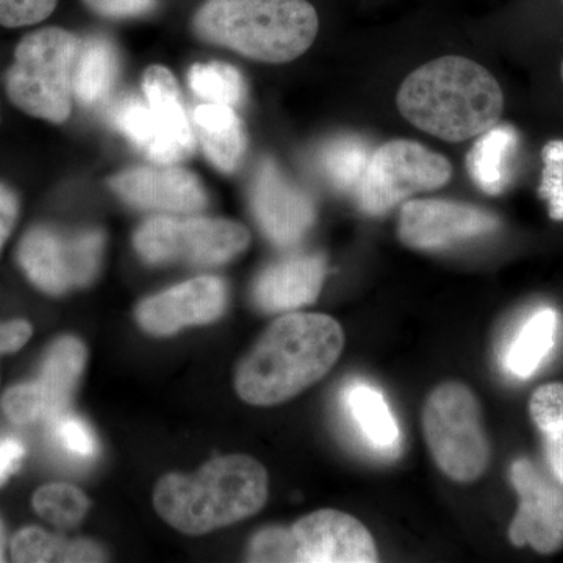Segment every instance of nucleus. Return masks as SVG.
<instances>
[{
  "label": "nucleus",
  "instance_id": "28",
  "mask_svg": "<svg viewBox=\"0 0 563 563\" xmlns=\"http://www.w3.org/2000/svg\"><path fill=\"white\" fill-rule=\"evenodd\" d=\"M33 509L55 528L70 529L84 520L90 501L80 488L65 483L47 484L33 495Z\"/></svg>",
  "mask_w": 563,
  "mask_h": 563
},
{
  "label": "nucleus",
  "instance_id": "35",
  "mask_svg": "<svg viewBox=\"0 0 563 563\" xmlns=\"http://www.w3.org/2000/svg\"><path fill=\"white\" fill-rule=\"evenodd\" d=\"M33 328L25 320L0 321V355L14 354L31 340Z\"/></svg>",
  "mask_w": 563,
  "mask_h": 563
},
{
  "label": "nucleus",
  "instance_id": "12",
  "mask_svg": "<svg viewBox=\"0 0 563 563\" xmlns=\"http://www.w3.org/2000/svg\"><path fill=\"white\" fill-rule=\"evenodd\" d=\"M492 213L444 199H415L404 203L398 236L418 251H439L487 235L498 228Z\"/></svg>",
  "mask_w": 563,
  "mask_h": 563
},
{
  "label": "nucleus",
  "instance_id": "30",
  "mask_svg": "<svg viewBox=\"0 0 563 563\" xmlns=\"http://www.w3.org/2000/svg\"><path fill=\"white\" fill-rule=\"evenodd\" d=\"M55 442L70 457L90 461L98 455L99 444L88 422L68 412L58 415L51 420Z\"/></svg>",
  "mask_w": 563,
  "mask_h": 563
},
{
  "label": "nucleus",
  "instance_id": "19",
  "mask_svg": "<svg viewBox=\"0 0 563 563\" xmlns=\"http://www.w3.org/2000/svg\"><path fill=\"white\" fill-rule=\"evenodd\" d=\"M207 158L222 173L239 168L246 152V135L239 114L224 103H203L192 113Z\"/></svg>",
  "mask_w": 563,
  "mask_h": 563
},
{
  "label": "nucleus",
  "instance_id": "31",
  "mask_svg": "<svg viewBox=\"0 0 563 563\" xmlns=\"http://www.w3.org/2000/svg\"><path fill=\"white\" fill-rule=\"evenodd\" d=\"M543 173L539 195L547 201L550 217L563 221V141H550L543 147Z\"/></svg>",
  "mask_w": 563,
  "mask_h": 563
},
{
  "label": "nucleus",
  "instance_id": "17",
  "mask_svg": "<svg viewBox=\"0 0 563 563\" xmlns=\"http://www.w3.org/2000/svg\"><path fill=\"white\" fill-rule=\"evenodd\" d=\"M324 277L325 262L321 255H292L262 272L252 296L263 312H296L317 301Z\"/></svg>",
  "mask_w": 563,
  "mask_h": 563
},
{
  "label": "nucleus",
  "instance_id": "29",
  "mask_svg": "<svg viewBox=\"0 0 563 563\" xmlns=\"http://www.w3.org/2000/svg\"><path fill=\"white\" fill-rule=\"evenodd\" d=\"M188 84L196 96L209 103L235 107L243 101L242 74L225 63H199L188 73Z\"/></svg>",
  "mask_w": 563,
  "mask_h": 563
},
{
  "label": "nucleus",
  "instance_id": "1",
  "mask_svg": "<svg viewBox=\"0 0 563 563\" xmlns=\"http://www.w3.org/2000/svg\"><path fill=\"white\" fill-rule=\"evenodd\" d=\"M344 332L332 317L290 312L263 332L240 362L235 388L251 406H277L320 383L342 355Z\"/></svg>",
  "mask_w": 563,
  "mask_h": 563
},
{
  "label": "nucleus",
  "instance_id": "8",
  "mask_svg": "<svg viewBox=\"0 0 563 563\" xmlns=\"http://www.w3.org/2000/svg\"><path fill=\"white\" fill-rule=\"evenodd\" d=\"M451 176L453 166L443 155L415 141H388L373 152L355 201L363 213L383 217L410 196L444 187Z\"/></svg>",
  "mask_w": 563,
  "mask_h": 563
},
{
  "label": "nucleus",
  "instance_id": "6",
  "mask_svg": "<svg viewBox=\"0 0 563 563\" xmlns=\"http://www.w3.org/2000/svg\"><path fill=\"white\" fill-rule=\"evenodd\" d=\"M422 432L440 472L455 483L479 479L490 463V443L479 401L465 384L433 388L422 409Z\"/></svg>",
  "mask_w": 563,
  "mask_h": 563
},
{
  "label": "nucleus",
  "instance_id": "21",
  "mask_svg": "<svg viewBox=\"0 0 563 563\" xmlns=\"http://www.w3.org/2000/svg\"><path fill=\"white\" fill-rule=\"evenodd\" d=\"M120 74L117 47L103 36L81 38L76 69H74V99L85 107H96L109 98Z\"/></svg>",
  "mask_w": 563,
  "mask_h": 563
},
{
  "label": "nucleus",
  "instance_id": "20",
  "mask_svg": "<svg viewBox=\"0 0 563 563\" xmlns=\"http://www.w3.org/2000/svg\"><path fill=\"white\" fill-rule=\"evenodd\" d=\"M518 135L510 125H498L481 133L466 157L470 176L487 195H499L512 180Z\"/></svg>",
  "mask_w": 563,
  "mask_h": 563
},
{
  "label": "nucleus",
  "instance_id": "13",
  "mask_svg": "<svg viewBox=\"0 0 563 563\" xmlns=\"http://www.w3.org/2000/svg\"><path fill=\"white\" fill-rule=\"evenodd\" d=\"M510 479L520 498L509 528L510 542L539 554L558 553L563 547V492L528 459L514 462Z\"/></svg>",
  "mask_w": 563,
  "mask_h": 563
},
{
  "label": "nucleus",
  "instance_id": "14",
  "mask_svg": "<svg viewBox=\"0 0 563 563\" xmlns=\"http://www.w3.org/2000/svg\"><path fill=\"white\" fill-rule=\"evenodd\" d=\"M251 209L262 232L279 247L301 242L317 218L310 196L291 184L273 161L262 162L255 173Z\"/></svg>",
  "mask_w": 563,
  "mask_h": 563
},
{
  "label": "nucleus",
  "instance_id": "2",
  "mask_svg": "<svg viewBox=\"0 0 563 563\" xmlns=\"http://www.w3.org/2000/svg\"><path fill=\"white\" fill-rule=\"evenodd\" d=\"M396 102L407 121L451 143L490 131L504 109L495 77L484 66L455 55L413 70L399 88Z\"/></svg>",
  "mask_w": 563,
  "mask_h": 563
},
{
  "label": "nucleus",
  "instance_id": "24",
  "mask_svg": "<svg viewBox=\"0 0 563 563\" xmlns=\"http://www.w3.org/2000/svg\"><path fill=\"white\" fill-rule=\"evenodd\" d=\"M11 558L14 562H102V548L90 540H66L44 529L31 526L21 529L11 539Z\"/></svg>",
  "mask_w": 563,
  "mask_h": 563
},
{
  "label": "nucleus",
  "instance_id": "9",
  "mask_svg": "<svg viewBox=\"0 0 563 563\" xmlns=\"http://www.w3.org/2000/svg\"><path fill=\"white\" fill-rule=\"evenodd\" d=\"M247 229L217 218L157 217L136 231L135 250L152 265L188 263L214 266L231 262L250 246Z\"/></svg>",
  "mask_w": 563,
  "mask_h": 563
},
{
  "label": "nucleus",
  "instance_id": "25",
  "mask_svg": "<svg viewBox=\"0 0 563 563\" xmlns=\"http://www.w3.org/2000/svg\"><path fill=\"white\" fill-rule=\"evenodd\" d=\"M558 321L553 309L533 313L506 352L504 366L507 372L520 379L531 377L553 350Z\"/></svg>",
  "mask_w": 563,
  "mask_h": 563
},
{
  "label": "nucleus",
  "instance_id": "7",
  "mask_svg": "<svg viewBox=\"0 0 563 563\" xmlns=\"http://www.w3.org/2000/svg\"><path fill=\"white\" fill-rule=\"evenodd\" d=\"M247 561L298 563H374L379 561L372 532L355 517L321 509L291 528H268L255 533Z\"/></svg>",
  "mask_w": 563,
  "mask_h": 563
},
{
  "label": "nucleus",
  "instance_id": "15",
  "mask_svg": "<svg viewBox=\"0 0 563 563\" xmlns=\"http://www.w3.org/2000/svg\"><path fill=\"white\" fill-rule=\"evenodd\" d=\"M228 307V287L220 277H196L144 299L136 321L154 335H172L188 325L209 324Z\"/></svg>",
  "mask_w": 563,
  "mask_h": 563
},
{
  "label": "nucleus",
  "instance_id": "27",
  "mask_svg": "<svg viewBox=\"0 0 563 563\" xmlns=\"http://www.w3.org/2000/svg\"><path fill=\"white\" fill-rule=\"evenodd\" d=\"M372 152L357 136H340L325 144L320 165L325 179L340 191H354L366 172Z\"/></svg>",
  "mask_w": 563,
  "mask_h": 563
},
{
  "label": "nucleus",
  "instance_id": "33",
  "mask_svg": "<svg viewBox=\"0 0 563 563\" xmlns=\"http://www.w3.org/2000/svg\"><path fill=\"white\" fill-rule=\"evenodd\" d=\"M96 14L110 20L146 16L157 7V0H84Z\"/></svg>",
  "mask_w": 563,
  "mask_h": 563
},
{
  "label": "nucleus",
  "instance_id": "32",
  "mask_svg": "<svg viewBox=\"0 0 563 563\" xmlns=\"http://www.w3.org/2000/svg\"><path fill=\"white\" fill-rule=\"evenodd\" d=\"M58 0H0V25L7 29L36 25L54 13Z\"/></svg>",
  "mask_w": 563,
  "mask_h": 563
},
{
  "label": "nucleus",
  "instance_id": "23",
  "mask_svg": "<svg viewBox=\"0 0 563 563\" xmlns=\"http://www.w3.org/2000/svg\"><path fill=\"white\" fill-rule=\"evenodd\" d=\"M143 91L155 121L174 143L190 154L195 147V132L188 121L173 74L163 66H151L144 73Z\"/></svg>",
  "mask_w": 563,
  "mask_h": 563
},
{
  "label": "nucleus",
  "instance_id": "22",
  "mask_svg": "<svg viewBox=\"0 0 563 563\" xmlns=\"http://www.w3.org/2000/svg\"><path fill=\"white\" fill-rule=\"evenodd\" d=\"M113 122L129 140L158 165H172L188 155L179 144L174 143L166 135L162 125L155 121L147 102L139 98L122 99L114 107Z\"/></svg>",
  "mask_w": 563,
  "mask_h": 563
},
{
  "label": "nucleus",
  "instance_id": "26",
  "mask_svg": "<svg viewBox=\"0 0 563 563\" xmlns=\"http://www.w3.org/2000/svg\"><path fill=\"white\" fill-rule=\"evenodd\" d=\"M529 413L542 435L548 463L563 483V384L537 388L529 401Z\"/></svg>",
  "mask_w": 563,
  "mask_h": 563
},
{
  "label": "nucleus",
  "instance_id": "38",
  "mask_svg": "<svg viewBox=\"0 0 563 563\" xmlns=\"http://www.w3.org/2000/svg\"><path fill=\"white\" fill-rule=\"evenodd\" d=\"M561 74H562V80H563V62H562Z\"/></svg>",
  "mask_w": 563,
  "mask_h": 563
},
{
  "label": "nucleus",
  "instance_id": "37",
  "mask_svg": "<svg viewBox=\"0 0 563 563\" xmlns=\"http://www.w3.org/2000/svg\"><path fill=\"white\" fill-rule=\"evenodd\" d=\"M7 554V533L5 528H3L2 520H0V562L5 561Z\"/></svg>",
  "mask_w": 563,
  "mask_h": 563
},
{
  "label": "nucleus",
  "instance_id": "36",
  "mask_svg": "<svg viewBox=\"0 0 563 563\" xmlns=\"http://www.w3.org/2000/svg\"><path fill=\"white\" fill-rule=\"evenodd\" d=\"M25 446L18 437L0 439V485L7 483L20 470Z\"/></svg>",
  "mask_w": 563,
  "mask_h": 563
},
{
  "label": "nucleus",
  "instance_id": "5",
  "mask_svg": "<svg viewBox=\"0 0 563 563\" xmlns=\"http://www.w3.org/2000/svg\"><path fill=\"white\" fill-rule=\"evenodd\" d=\"M80 46V36L60 27H44L25 35L18 43L3 79L13 106L52 124L68 120Z\"/></svg>",
  "mask_w": 563,
  "mask_h": 563
},
{
  "label": "nucleus",
  "instance_id": "10",
  "mask_svg": "<svg viewBox=\"0 0 563 563\" xmlns=\"http://www.w3.org/2000/svg\"><path fill=\"white\" fill-rule=\"evenodd\" d=\"M102 251V232H65L52 225H35L22 236L16 258L22 273L38 290L60 296L96 279Z\"/></svg>",
  "mask_w": 563,
  "mask_h": 563
},
{
  "label": "nucleus",
  "instance_id": "16",
  "mask_svg": "<svg viewBox=\"0 0 563 563\" xmlns=\"http://www.w3.org/2000/svg\"><path fill=\"white\" fill-rule=\"evenodd\" d=\"M111 190L122 201L144 210L192 213L207 206V195L195 174L177 166H143L111 177Z\"/></svg>",
  "mask_w": 563,
  "mask_h": 563
},
{
  "label": "nucleus",
  "instance_id": "18",
  "mask_svg": "<svg viewBox=\"0 0 563 563\" xmlns=\"http://www.w3.org/2000/svg\"><path fill=\"white\" fill-rule=\"evenodd\" d=\"M342 401L366 446L384 455L398 453L401 431L379 388L355 380L344 388Z\"/></svg>",
  "mask_w": 563,
  "mask_h": 563
},
{
  "label": "nucleus",
  "instance_id": "11",
  "mask_svg": "<svg viewBox=\"0 0 563 563\" xmlns=\"http://www.w3.org/2000/svg\"><path fill=\"white\" fill-rule=\"evenodd\" d=\"M85 363L84 343L76 336H60L47 347L36 379L5 391L0 401L2 412L18 426L54 420L68 409Z\"/></svg>",
  "mask_w": 563,
  "mask_h": 563
},
{
  "label": "nucleus",
  "instance_id": "34",
  "mask_svg": "<svg viewBox=\"0 0 563 563\" xmlns=\"http://www.w3.org/2000/svg\"><path fill=\"white\" fill-rule=\"evenodd\" d=\"M21 202L16 191L0 181V254L20 220Z\"/></svg>",
  "mask_w": 563,
  "mask_h": 563
},
{
  "label": "nucleus",
  "instance_id": "4",
  "mask_svg": "<svg viewBox=\"0 0 563 563\" xmlns=\"http://www.w3.org/2000/svg\"><path fill=\"white\" fill-rule=\"evenodd\" d=\"M317 10L307 0H207L192 18L196 35L265 63H288L317 38Z\"/></svg>",
  "mask_w": 563,
  "mask_h": 563
},
{
  "label": "nucleus",
  "instance_id": "3",
  "mask_svg": "<svg viewBox=\"0 0 563 563\" xmlns=\"http://www.w3.org/2000/svg\"><path fill=\"white\" fill-rule=\"evenodd\" d=\"M268 473L250 455L217 457L191 476L168 474L157 484L154 506L177 531L201 536L261 512Z\"/></svg>",
  "mask_w": 563,
  "mask_h": 563
}]
</instances>
